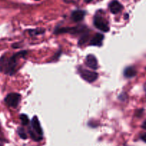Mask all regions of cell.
Listing matches in <instances>:
<instances>
[{
    "mask_svg": "<svg viewBox=\"0 0 146 146\" xmlns=\"http://www.w3.org/2000/svg\"><path fill=\"white\" fill-rule=\"evenodd\" d=\"M20 120H21V122H22V124L23 125H27L28 124H29V118H28L27 115H26L25 114H22L20 115Z\"/></svg>",
    "mask_w": 146,
    "mask_h": 146,
    "instance_id": "5bb4252c",
    "label": "cell"
},
{
    "mask_svg": "<svg viewBox=\"0 0 146 146\" xmlns=\"http://www.w3.org/2000/svg\"><path fill=\"white\" fill-rule=\"evenodd\" d=\"M88 39H89V35H88V32H85V33L82 34V36L80 37V39L79 42H78V44H79V45H82V44H84L85 43H86L87 42H88Z\"/></svg>",
    "mask_w": 146,
    "mask_h": 146,
    "instance_id": "7c38bea8",
    "label": "cell"
},
{
    "mask_svg": "<svg viewBox=\"0 0 146 146\" xmlns=\"http://www.w3.org/2000/svg\"><path fill=\"white\" fill-rule=\"evenodd\" d=\"M0 146H2V145H1V144H0Z\"/></svg>",
    "mask_w": 146,
    "mask_h": 146,
    "instance_id": "d6986e66",
    "label": "cell"
},
{
    "mask_svg": "<svg viewBox=\"0 0 146 146\" xmlns=\"http://www.w3.org/2000/svg\"><path fill=\"white\" fill-rule=\"evenodd\" d=\"M85 15V12L83 10H80V9H78V10H75L74 12H72L71 14V19L73 22H80L82 19H84Z\"/></svg>",
    "mask_w": 146,
    "mask_h": 146,
    "instance_id": "9c48e42d",
    "label": "cell"
},
{
    "mask_svg": "<svg viewBox=\"0 0 146 146\" xmlns=\"http://www.w3.org/2000/svg\"><path fill=\"white\" fill-rule=\"evenodd\" d=\"M80 75L84 80L87 81L88 82H95L98 78V74L95 72H92L90 70L82 68L80 69Z\"/></svg>",
    "mask_w": 146,
    "mask_h": 146,
    "instance_id": "277c9868",
    "label": "cell"
},
{
    "mask_svg": "<svg viewBox=\"0 0 146 146\" xmlns=\"http://www.w3.org/2000/svg\"><path fill=\"white\" fill-rule=\"evenodd\" d=\"M36 1H39V0H36Z\"/></svg>",
    "mask_w": 146,
    "mask_h": 146,
    "instance_id": "ffe728a7",
    "label": "cell"
},
{
    "mask_svg": "<svg viewBox=\"0 0 146 146\" xmlns=\"http://www.w3.org/2000/svg\"><path fill=\"white\" fill-rule=\"evenodd\" d=\"M85 64L88 67H90L91 69L96 70L98 67V60L97 58L92 54H88L85 59Z\"/></svg>",
    "mask_w": 146,
    "mask_h": 146,
    "instance_id": "52a82bcc",
    "label": "cell"
},
{
    "mask_svg": "<svg viewBox=\"0 0 146 146\" xmlns=\"http://www.w3.org/2000/svg\"><path fill=\"white\" fill-rule=\"evenodd\" d=\"M104 40V35L101 33H98L93 36V38L90 41V45L92 46H101L102 41Z\"/></svg>",
    "mask_w": 146,
    "mask_h": 146,
    "instance_id": "30bf717a",
    "label": "cell"
},
{
    "mask_svg": "<svg viewBox=\"0 0 146 146\" xmlns=\"http://www.w3.org/2000/svg\"><path fill=\"white\" fill-rule=\"evenodd\" d=\"M17 133H18V135H19V137H20L22 139L25 140V139L27 138V135L25 130H24L23 128H22V127H19V128H18Z\"/></svg>",
    "mask_w": 146,
    "mask_h": 146,
    "instance_id": "4fadbf2b",
    "label": "cell"
},
{
    "mask_svg": "<svg viewBox=\"0 0 146 146\" xmlns=\"http://www.w3.org/2000/svg\"><path fill=\"white\" fill-rule=\"evenodd\" d=\"M66 3H71V2H73V0H64Z\"/></svg>",
    "mask_w": 146,
    "mask_h": 146,
    "instance_id": "e0dca14e",
    "label": "cell"
},
{
    "mask_svg": "<svg viewBox=\"0 0 146 146\" xmlns=\"http://www.w3.org/2000/svg\"><path fill=\"white\" fill-rule=\"evenodd\" d=\"M141 139L146 143V134H143L141 135Z\"/></svg>",
    "mask_w": 146,
    "mask_h": 146,
    "instance_id": "2e32d148",
    "label": "cell"
},
{
    "mask_svg": "<svg viewBox=\"0 0 146 146\" xmlns=\"http://www.w3.org/2000/svg\"><path fill=\"white\" fill-rule=\"evenodd\" d=\"M21 100V95L18 93H10L7 95L5 99V102L7 105L12 108H16L18 106Z\"/></svg>",
    "mask_w": 146,
    "mask_h": 146,
    "instance_id": "5b68a950",
    "label": "cell"
},
{
    "mask_svg": "<svg viewBox=\"0 0 146 146\" xmlns=\"http://www.w3.org/2000/svg\"><path fill=\"white\" fill-rule=\"evenodd\" d=\"M109 8L110 12L113 14H117L120 12L123 9V7L121 4L119 2H117V0H113L112 1L109 5Z\"/></svg>",
    "mask_w": 146,
    "mask_h": 146,
    "instance_id": "ba28073f",
    "label": "cell"
},
{
    "mask_svg": "<svg viewBox=\"0 0 146 146\" xmlns=\"http://www.w3.org/2000/svg\"><path fill=\"white\" fill-rule=\"evenodd\" d=\"M31 124H32V127L36 135H38L39 136L42 137L43 136V131L42 129L41 125H40V121H39V119L37 118L36 116H35V117L32 118V121H31Z\"/></svg>",
    "mask_w": 146,
    "mask_h": 146,
    "instance_id": "8992f818",
    "label": "cell"
},
{
    "mask_svg": "<svg viewBox=\"0 0 146 146\" xmlns=\"http://www.w3.org/2000/svg\"><path fill=\"white\" fill-rule=\"evenodd\" d=\"M93 23L95 27H97L98 29L102 31V32H109L110 30L109 25H108L107 21L105 20L102 16H100V15H95V17H94Z\"/></svg>",
    "mask_w": 146,
    "mask_h": 146,
    "instance_id": "3957f363",
    "label": "cell"
},
{
    "mask_svg": "<svg viewBox=\"0 0 146 146\" xmlns=\"http://www.w3.org/2000/svg\"><path fill=\"white\" fill-rule=\"evenodd\" d=\"M30 32H32V33H30V35H39V34H42L44 32V30L43 29H36V30H31L29 31Z\"/></svg>",
    "mask_w": 146,
    "mask_h": 146,
    "instance_id": "9a60e30c",
    "label": "cell"
},
{
    "mask_svg": "<svg viewBox=\"0 0 146 146\" xmlns=\"http://www.w3.org/2000/svg\"><path fill=\"white\" fill-rule=\"evenodd\" d=\"M137 74L135 68L134 67H127L124 70V76L126 78H132Z\"/></svg>",
    "mask_w": 146,
    "mask_h": 146,
    "instance_id": "8fae6325",
    "label": "cell"
},
{
    "mask_svg": "<svg viewBox=\"0 0 146 146\" xmlns=\"http://www.w3.org/2000/svg\"><path fill=\"white\" fill-rule=\"evenodd\" d=\"M143 128L146 129V121H145V122H144V123H143Z\"/></svg>",
    "mask_w": 146,
    "mask_h": 146,
    "instance_id": "ac0fdd59",
    "label": "cell"
},
{
    "mask_svg": "<svg viewBox=\"0 0 146 146\" xmlns=\"http://www.w3.org/2000/svg\"><path fill=\"white\" fill-rule=\"evenodd\" d=\"M27 51H22L13 54L9 58L3 56L0 59V70L7 75H12L15 74L18 61L19 59L25 57Z\"/></svg>",
    "mask_w": 146,
    "mask_h": 146,
    "instance_id": "6da1fadb",
    "label": "cell"
},
{
    "mask_svg": "<svg viewBox=\"0 0 146 146\" xmlns=\"http://www.w3.org/2000/svg\"><path fill=\"white\" fill-rule=\"evenodd\" d=\"M86 29L85 26L83 25H80V26L73 27H63V28H57L54 31V34H62V33H70L73 35H77L80 33H85V31Z\"/></svg>",
    "mask_w": 146,
    "mask_h": 146,
    "instance_id": "7a4b0ae2",
    "label": "cell"
}]
</instances>
